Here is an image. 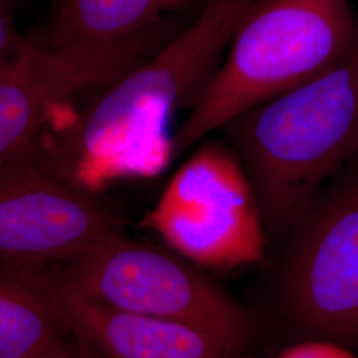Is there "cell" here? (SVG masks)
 <instances>
[{
    "label": "cell",
    "mask_w": 358,
    "mask_h": 358,
    "mask_svg": "<svg viewBox=\"0 0 358 358\" xmlns=\"http://www.w3.org/2000/svg\"><path fill=\"white\" fill-rule=\"evenodd\" d=\"M169 250L201 268L262 263L267 231L255 189L226 142L201 145L142 217Z\"/></svg>",
    "instance_id": "obj_6"
},
{
    "label": "cell",
    "mask_w": 358,
    "mask_h": 358,
    "mask_svg": "<svg viewBox=\"0 0 358 358\" xmlns=\"http://www.w3.org/2000/svg\"><path fill=\"white\" fill-rule=\"evenodd\" d=\"M32 358H81L77 353L76 349L72 343L64 344V345L55 346L48 349L38 356Z\"/></svg>",
    "instance_id": "obj_14"
},
{
    "label": "cell",
    "mask_w": 358,
    "mask_h": 358,
    "mask_svg": "<svg viewBox=\"0 0 358 358\" xmlns=\"http://www.w3.org/2000/svg\"><path fill=\"white\" fill-rule=\"evenodd\" d=\"M13 1L16 4V6H19V4H20V3H23L24 0H13Z\"/></svg>",
    "instance_id": "obj_15"
},
{
    "label": "cell",
    "mask_w": 358,
    "mask_h": 358,
    "mask_svg": "<svg viewBox=\"0 0 358 358\" xmlns=\"http://www.w3.org/2000/svg\"><path fill=\"white\" fill-rule=\"evenodd\" d=\"M53 282L81 358L242 357L192 325L108 307Z\"/></svg>",
    "instance_id": "obj_9"
},
{
    "label": "cell",
    "mask_w": 358,
    "mask_h": 358,
    "mask_svg": "<svg viewBox=\"0 0 358 358\" xmlns=\"http://www.w3.org/2000/svg\"><path fill=\"white\" fill-rule=\"evenodd\" d=\"M222 129L252 182L266 231L288 234L358 152V43L331 69Z\"/></svg>",
    "instance_id": "obj_2"
},
{
    "label": "cell",
    "mask_w": 358,
    "mask_h": 358,
    "mask_svg": "<svg viewBox=\"0 0 358 358\" xmlns=\"http://www.w3.org/2000/svg\"><path fill=\"white\" fill-rule=\"evenodd\" d=\"M254 1L206 0L177 36L100 90L48 146L59 167L94 192L165 170L174 161L173 117L199 101Z\"/></svg>",
    "instance_id": "obj_1"
},
{
    "label": "cell",
    "mask_w": 358,
    "mask_h": 358,
    "mask_svg": "<svg viewBox=\"0 0 358 358\" xmlns=\"http://www.w3.org/2000/svg\"><path fill=\"white\" fill-rule=\"evenodd\" d=\"M69 343L51 266L0 259V358H32Z\"/></svg>",
    "instance_id": "obj_11"
},
{
    "label": "cell",
    "mask_w": 358,
    "mask_h": 358,
    "mask_svg": "<svg viewBox=\"0 0 358 358\" xmlns=\"http://www.w3.org/2000/svg\"><path fill=\"white\" fill-rule=\"evenodd\" d=\"M55 282L103 306L178 321L213 334L243 356L255 337L248 309L201 267L125 232L51 266Z\"/></svg>",
    "instance_id": "obj_4"
},
{
    "label": "cell",
    "mask_w": 358,
    "mask_h": 358,
    "mask_svg": "<svg viewBox=\"0 0 358 358\" xmlns=\"http://www.w3.org/2000/svg\"><path fill=\"white\" fill-rule=\"evenodd\" d=\"M121 232V219L59 167L41 136L0 162L1 260L55 266Z\"/></svg>",
    "instance_id": "obj_7"
},
{
    "label": "cell",
    "mask_w": 358,
    "mask_h": 358,
    "mask_svg": "<svg viewBox=\"0 0 358 358\" xmlns=\"http://www.w3.org/2000/svg\"><path fill=\"white\" fill-rule=\"evenodd\" d=\"M358 43L349 0H255L226 59L173 137V157L341 62Z\"/></svg>",
    "instance_id": "obj_3"
},
{
    "label": "cell",
    "mask_w": 358,
    "mask_h": 358,
    "mask_svg": "<svg viewBox=\"0 0 358 358\" xmlns=\"http://www.w3.org/2000/svg\"><path fill=\"white\" fill-rule=\"evenodd\" d=\"M206 0H52L29 41L50 51H103L196 15Z\"/></svg>",
    "instance_id": "obj_10"
},
{
    "label": "cell",
    "mask_w": 358,
    "mask_h": 358,
    "mask_svg": "<svg viewBox=\"0 0 358 358\" xmlns=\"http://www.w3.org/2000/svg\"><path fill=\"white\" fill-rule=\"evenodd\" d=\"M13 0H0V71L16 63L31 48L29 38H23L15 24Z\"/></svg>",
    "instance_id": "obj_12"
},
{
    "label": "cell",
    "mask_w": 358,
    "mask_h": 358,
    "mask_svg": "<svg viewBox=\"0 0 358 358\" xmlns=\"http://www.w3.org/2000/svg\"><path fill=\"white\" fill-rule=\"evenodd\" d=\"M278 269V310L299 340L358 350V152L297 217Z\"/></svg>",
    "instance_id": "obj_5"
},
{
    "label": "cell",
    "mask_w": 358,
    "mask_h": 358,
    "mask_svg": "<svg viewBox=\"0 0 358 358\" xmlns=\"http://www.w3.org/2000/svg\"><path fill=\"white\" fill-rule=\"evenodd\" d=\"M145 51H50L31 43L0 71V162L41 136L52 109L84 90H101L140 64Z\"/></svg>",
    "instance_id": "obj_8"
},
{
    "label": "cell",
    "mask_w": 358,
    "mask_h": 358,
    "mask_svg": "<svg viewBox=\"0 0 358 358\" xmlns=\"http://www.w3.org/2000/svg\"><path fill=\"white\" fill-rule=\"evenodd\" d=\"M276 358H358L355 350L338 343L319 338L299 340Z\"/></svg>",
    "instance_id": "obj_13"
}]
</instances>
